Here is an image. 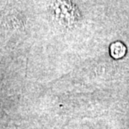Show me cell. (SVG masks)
<instances>
[{
    "mask_svg": "<svg viewBox=\"0 0 129 129\" xmlns=\"http://www.w3.org/2000/svg\"><path fill=\"white\" fill-rule=\"evenodd\" d=\"M125 52H126L125 47L121 43H113L111 46V53L116 58H119V57H122L125 54Z\"/></svg>",
    "mask_w": 129,
    "mask_h": 129,
    "instance_id": "cell-1",
    "label": "cell"
}]
</instances>
